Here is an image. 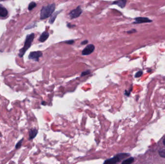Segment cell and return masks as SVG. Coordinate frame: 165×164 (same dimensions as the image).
Wrapping results in <instances>:
<instances>
[{"label": "cell", "mask_w": 165, "mask_h": 164, "mask_svg": "<svg viewBox=\"0 0 165 164\" xmlns=\"http://www.w3.org/2000/svg\"><path fill=\"white\" fill-rule=\"evenodd\" d=\"M95 48V46L93 44H89L82 51V55H89L94 51Z\"/></svg>", "instance_id": "277c9868"}, {"label": "cell", "mask_w": 165, "mask_h": 164, "mask_svg": "<svg viewBox=\"0 0 165 164\" xmlns=\"http://www.w3.org/2000/svg\"><path fill=\"white\" fill-rule=\"evenodd\" d=\"M56 5L55 3L49 4L43 6L41 10L40 18L45 19L52 16L55 10Z\"/></svg>", "instance_id": "6da1fadb"}, {"label": "cell", "mask_w": 165, "mask_h": 164, "mask_svg": "<svg viewBox=\"0 0 165 164\" xmlns=\"http://www.w3.org/2000/svg\"><path fill=\"white\" fill-rule=\"evenodd\" d=\"M22 140H21L19 143H18L17 144V145L16 146V148L17 149L20 148V146L21 145V143H22Z\"/></svg>", "instance_id": "d6986e66"}, {"label": "cell", "mask_w": 165, "mask_h": 164, "mask_svg": "<svg viewBox=\"0 0 165 164\" xmlns=\"http://www.w3.org/2000/svg\"><path fill=\"white\" fill-rule=\"evenodd\" d=\"M37 133H38V130L36 129H31L29 131V140H31L34 138L37 134Z\"/></svg>", "instance_id": "8fae6325"}, {"label": "cell", "mask_w": 165, "mask_h": 164, "mask_svg": "<svg viewBox=\"0 0 165 164\" xmlns=\"http://www.w3.org/2000/svg\"><path fill=\"white\" fill-rule=\"evenodd\" d=\"M49 34L47 31L44 32L39 38V40L41 42H44L48 38Z\"/></svg>", "instance_id": "9c48e42d"}, {"label": "cell", "mask_w": 165, "mask_h": 164, "mask_svg": "<svg viewBox=\"0 0 165 164\" xmlns=\"http://www.w3.org/2000/svg\"><path fill=\"white\" fill-rule=\"evenodd\" d=\"M60 12V11H57V12H56L55 13H54V14H53V15H52L50 19H49V22L50 24H53L54 22L55 21V20L57 17V15Z\"/></svg>", "instance_id": "7c38bea8"}, {"label": "cell", "mask_w": 165, "mask_h": 164, "mask_svg": "<svg viewBox=\"0 0 165 164\" xmlns=\"http://www.w3.org/2000/svg\"><path fill=\"white\" fill-rule=\"evenodd\" d=\"M135 21L133 23L134 24H141L143 23H149L152 22L151 20L147 18L144 17H138L135 19Z\"/></svg>", "instance_id": "8992f818"}, {"label": "cell", "mask_w": 165, "mask_h": 164, "mask_svg": "<svg viewBox=\"0 0 165 164\" xmlns=\"http://www.w3.org/2000/svg\"><path fill=\"white\" fill-rule=\"evenodd\" d=\"M134 161V159L133 157H130L126 160H124L122 164H131Z\"/></svg>", "instance_id": "4fadbf2b"}, {"label": "cell", "mask_w": 165, "mask_h": 164, "mask_svg": "<svg viewBox=\"0 0 165 164\" xmlns=\"http://www.w3.org/2000/svg\"><path fill=\"white\" fill-rule=\"evenodd\" d=\"M66 43H67L69 44H72L74 43V40H67L64 42Z\"/></svg>", "instance_id": "ac0fdd59"}, {"label": "cell", "mask_w": 165, "mask_h": 164, "mask_svg": "<svg viewBox=\"0 0 165 164\" xmlns=\"http://www.w3.org/2000/svg\"><path fill=\"white\" fill-rule=\"evenodd\" d=\"M34 39V34L33 33L30 34L27 36L25 41L24 47L20 50L19 55L20 57H22L23 56L26 52L30 47Z\"/></svg>", "instance_id": "7a4b0ae2"}, {"label": "cell", "mask_w": 165, "mask_h": 164, "mask_svg": "<svg viewBox=\"0 0 165 164\" xmlns=\"http://www.w3.org/2000/svg\"><path fill=\"white\" fill-rule=\"evenodd\" d=\"M36 6V3L35 2H31L29 4V5L28 6V9L30 11L32 10L34 8H35Z\"/></svg>", "instance_id": "5bb4252c"}, {"label": "cell", "mask_w": 165, "mask_h": 164, "mask_svg": "<svg viewBox=\"0 0 165 164\" xmlns=\"http://www.w3.org/2000/svg\"><path fill=\"white\" fill-rule=\"evenodd\" d=\"M82 13L83 10H82L80 6H78L76 9H74L70 12L69 17L71 19L76 18L80 16Z\"/></svg>", "instance_id": "3957f363"}, {"label": "cell", "mask_w": 165, "mask_h": 164, "mask_svg": "<svg viewBox=\"0 0 165 164\" xmlns=\"http://www.w3.org/2000/svg\"><path fill=\"white\" fill-rule=\"evenodd\" d=\"M126 0H117L113 2V4L117 5L118 6L121 7V8H123L125 7L126 5Z\"/></svg>", "instance_id": "30bf717a"}, {"label": "cell", "mask_w": 165, "mask_h": 164, "mask_svg": "<svg viewBox=\"0 0 165 164\" xmlns=\"http://www.w3.org/2000/svg\"><path fill=\"white\" fill-rule=\"evenodd\" d=\"M163 143H164V145H165V139L164 140V142H163Z\"/></svg>", "instance_id": "7402d4cb"}, {"label": "cell", "mask_w": 165, "mask_h": 164, "mask_svg": "<svg viewBox=\"0 0 165 164\" xmlns=\"http://www.w3.org/2000/svg\"><path fill=\"white\" fill-rule=\"evenodd\" d=\"M136 30L135 29H132V30H130V31H128L127 33H132L135 32H136Z\"/></svg>", "instance_id": "44dd1931"}, {"label": "cell", "mask_w": 165, "mask_h": 164, "mask_svg": "<svg viewBox=\"0 0 165 164\" xmlns=\"http://www.w3.org/2000/svg\"><path fill=\"white\" fill-rule=\"evenodd\" d=\"M8 15V11L7 9L0 4V17L5 18Z\"/></svg>", "instance_id": "ba28073f"}, {"label": "cell", "mask_w": 165, "mask_h": 164, "mask_svg": "<svg viewBox=\"0 0 165 164\" xmlns=\"http://www.w3.org/2000/svg\"><path fill=\"white\" fill-rule=\"evenodd\" d=\"M142 73H143V72H142V71H141V70H140V71H139L138 72H137L136 73V74H135V77H141L142 76Z\"/></svg>", "instance_id": "9a60e30c"}, {"label": "cell", "mask_w": 165, "mask_h": 164, "mask_svg": "<svg viewBox=\"0 0 165 164\" xmlns=\"http://www.w3.org/2000/svg\"><path fill=\"white\" fill-rule=\"evenodd\" d=\"M120 161V159H119V157L117 155L114 157L109 159L106 161H105L104 164H116L117 163L119 162Z\"/></svg>", "instance_id": "52a82bcc"}, {"label": "cell", "mask_w": 165, "mask_h": 164, "mask_svg": "<svg viewBox=\"0 0 165 164\" xmlns=\"http://www.w3.org/2000/svg\"><path fill=\"white\" fill-rule=\"evenodd\" d=\"M159 154L161 157L165 158V150H161L159 151Z\"/></svg>", "instance_id": "e0dca14e"}, {"label": "cell", "mask_w": 165, "mask_h": 164, "mask_svg": "<svg viewBox=\"0 0 165 164\" xmlns=\"http://www.w3.org/2000/svg\"><path fill=\"white\" fill-rule=\"evenodd\" d=\"M88 40H85L83 41L82 42H81V44H82V45H85V44H86L87 43H88Z\"/></svg>", "instance_id": "ffe728a7"}, {"label": "cell", "mask_w": 165, "mask_h": 164, "mask_svg": "<svg viewBox=\"0 0 165 164\" xmlns=\"http://www.w3.org/2000/svg\"><path fill=\"white\" fill-rule=\"evenodd\" d=\"M42 55L43 53L41 51L32 52L29 54V59H32L36 61H38L39 58L42 57Z\"/></svg>", "instance_id": "5b68a950"}, {"label": "cell", "mask_w": 165, "mask_h": 164, "mask_svg": "<svg viewBox=\"0 0 165 164\" xmlns=\"http://www.w3.org/2000/svg\"><path fill=\"white\" fill-rule=\"evenodd\" d=\"M90 70H86V71H84V72H83L82 73L81 76V77H84V76H86V75H88V74H90Z\"/></svg>", "instance_id": "2e32d148"}]
</instances>
